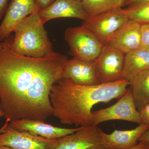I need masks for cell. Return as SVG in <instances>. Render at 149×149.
Segmentation results:
<instances>
[{
  "label": "cell",
  "instance_id": "cell-1",
  "mask_svg": "<svg viewBox=\"0 0 149 149\" xmlns=\"http://www.w3.org/2000/svg\"><path fill=\"white\" fill-rule=\"evenodd\" d=\"M0 48V104L6 120L45 121L53 115V85L63 78L67 57L36 58L15 53L8 39Z\"/></svg>",
  "mask_w": 149,
  "mask_h": 149
},
{
  "label": "cell",
  "instance_id": "cell-2",
  "mask_svg": "<svg viewBox=\"0 0 149 149\" xmlns=\"http://www.w3.org/2000/svg\"><path fill=\"white\" fill-rule=\"evenodd\" d=\"M129 85L128 81L122 79L86 86L62 78L53 85L50 94L53 115L65 125H74L77 127L92 125L93 107L120 99Z\"/></svg>",
  "mask_w": 149,
  "mask_h": 149
},
{
  "label": "cell",
  "instance_id": "cell-3",
  "mask_svg": "<svg viewBox=\"0 0 149 149\" xmlns=\"http://www.w3.org/2000/svg\"><path fill=\"white\" fill-rule=\"evenodd\" d=\"M36 11L19 22L15 29L14 37L8 38L10 49L22 56L43 58L53 55L52 45Z\"/></svg>",
  "mask_w": 149,
  "mask_h": 149
},
{
  "label": "cell",
  "instance_id": "cell-4",
  "mask_svg": "<svg viewBox=\"0 0 149 149\" xmlns=\"http://www.w3.org/2000/svg\"><path fill=\"white\" fill-rule=\"evenodd\" d=\"M70 54L75 58L86 61H95L104 47L96 35L84 26L68 27L64 33Z\"/></svg>",
  "mask_w": 149,
  "mask_h": 149
},
{
  "label": "cell",
  "instance_id": "cell-5",
  "mask_svg": "<svg viewBox=\"0 0 149 149\" xmlns=\"http://www.w3.org/2000/svg\"><path fill=\"white\" fill-rule=\"evenodd\" d=\"M111 120H125L139 124L143 123L130 88H128L114 104L93 112L92 125L97 126L102 123Z\"/></svg>",
  "mask_w": 149,
  "mask_h": 149
},
{
  "label": "cell",
  "instance_id": "cell-6",
  "mask_svg": "<svg viewBox=\"0 0 149 149\" xmlns=\"http://www.w3.org/2000/svg\"><path fill=\"white\" fill-rule=\"evenodd\" d=\"M129 20L124 9L118 8L89 17L82 25L93 32L104 45L111 35Z\"/></svg>",
  "mask_w": 149,
  "mask_h": 149
},
{
  "label": "cell",
  "instance_id": "cell-7",
  "mask_svg": "<svg viewBox=\"0 0 149 149\" xmlns=\"http://www.w3.org/2000/svg\"><path fill=\"white\" fill-rule=\"evenodd\" d=\"M125 54L112 46L105 44L95 61L100 84L122 80Z\"/></svg>",
  "mask_w": 149,
  "mask_h": 149
},
{
  "label": "cell",
  "instance_id": "cell-8",
  "mask_svg": "<svg viewBox=\"0 0 149 149\" xmlns=\"http://www.w3.org/2000/svg\"><path fill=\"white\" fill-rule=\"evenodd\" d=\"M58 140L36 136L12 128L9 124L0 133V145L16 149H54Z\"/></svg>",
  "mask_w": 149,
  "mask_h": 149
},
{
  "label": "cell",
  "instance_id": "cell-9",
  "mask_svg": "<svg viewBox=\"0 0 149 149\" xmlns=\"http://www.w3.org/2000/svg\"><path fill=\"white\" fill-rule=\"evenodd\" d=\"M100 130L97 126H81L74 133L58 139L54 149H104Z\"/></svg>",
  "mask_w": 149,
  "mask_h": 149
},
{
  "label": "cell",
  "instance_id": "cell-10",
  "mask_svg": "<svg viewBox=\"0 0 149 149\" xmlns=\"http://www.w3.org/2000/svg\"><path fill=\"white\" fill-rule=\"evenodd\" d=\"M37 10L35 0H12L0 24V42L8 39L19 22Z\"/></svg>",
  "mask_w": 149,
  "mask_h": 149
},
{
  "label": "cell",
  "instance_id": "cell-11",
  "mask_svg": "<svg viewBox=\"0 0 149 149\" xmlns=\"http://www.w3.org/2000/svg\"><path fill=\"white\" fill-rule=\"evenodd\" d=\"M63 78L78 85L87 86L100 84L95 61H86L75 58L66 62Z\"/></svg>",
  "mask_w": 149,
  "mask_h": 149
},
{
  "label": "cell",
  "instance_id": "cell-12",
  "mask_svg": "<svg viewBox=\"0 0 149 149\" xmlns=\"http://www.w3.org/2000/svg\"><path fill=\"white\" fill-rule=\"evenodd\" d=\"M44 24L54 19L72 17L83 21L89 17L82 1L77 0H55L47 7L39 11Z\"/></svg>",
  "mask_w": 149,
  "mask_h": 149
},
{
  "label": "cell",
  "instance_id": "cell-13",
  "mask_svg": "<svg viewBox=\"0 0 149 149\" xmlns=\"http://www.w3.org/2000/svg\"><path fill=\"white\" fill-rule=\"evenodd\" d=\"M12 128L49 139H58L76 132L80 127L74 128H61L40 120L22 119L10 123Z\"/></svg>",
  "mask_w": 149,
  "mask_h": 149
},
{
  "label": "cell",
  "instance_id": "cell-14",
  "mask_svg": "<svg viewBox=\"0 0 149 149\" xmlns=\"http://www.w3.org/2000/svg\"><path fill=\"white\" fill-rule=\"evenodd\" d=\"M141 23L130 19L111 35L105 44L112 46L125 54L141 47Z\"/></svg>",
  "mask_w": 149,
  "mask_h": 149
},
{
  "label": "cell",
  "instance_id": "cell-15",
  "mask_svg": "<svg viewBox=\"0 0 149 149\" xmlns=\"http://www.w3.org/2000/svg\"><path fill=\"white\" fill-rule=\"evenodd\" d=\"M149 128V124L141 123L130 130H115L110 134L100 129L102 143L104 149H129L136 146L140 136Z\"/></svg>",
  "mask_w": 149,
  "mask_h": 149
},
{
  "label": "cell",
  "instance_id": "cell-16",
  "mask_svg": "<svg viewBox=\"0 0 149 149\" xmlns=\"http://www.w3.org/2000/svg\"><path fill=\"white\" fill-rule=\"evenodd\" d=\"M149 69V49L140 47L125 54L122 79L130 81L142 71Z\"/></svg>",
  "mask_w": 149,
  "mask_h": 149
},
{
  "label": "cell",
  "instance_id": "cell-17",
  "mask_svg": "<svg viewBox=\"0 0 149 149\" xmlns=\"http://www.w3.org/2000/svg\"><path fill=\"white\" fill-rule=\"evenodd\" d=\"M129 82L136 108L139 111L149 103V69L137 74Z\"/></svg>",
  "mask_w": 149,
  "mask_h": 149
},
{
  "label": "cell",
  "instance_id": "cell-18",
  "mask_svg": "<svg viewBox=\"0 0 149 149\" xmlns=\"http://www.w3.org/2000/svg\"><path fill=\"white\" fill-rule=\"evenodd\" d=\"M126 0H83L82 4L89 17L95 16L107 12L122 8Z\"/></svg>",
  "mask_w": 149,
  "mask_h": 149
},
{
  "label": "cell",
  "instance_id": "cell-19",
  "mask_svg": "<svg viewBox=\"0 0 149 149\" xmlns=\"http://www.w3.org/2000/svg\"><path fill=\"white\" fill-rule=\"evenodd\" d=\"M130 20L141 24L149 23V1L124 9Z\"/></svg>",
  "mask_w": 149,
  "mask_h": 149
},
{
  "label": "cell",
  "instance_id": "cell-20",
  "mask_svg": "<svg viewBox=\"0 0 149 149\" xmlns=\"http://www.w3.org/2000/svg\"><path fill=\"white\" fill-rule=\"evenodd\" d=\"M141 47L149 49V23L141 24Z\"/></svg>",
  "mask_w": 149,
  "mask_h": 149
},
{
  "label": "cell",
  "instance_id": "cell-21",
  "mask_svg": "<svg viewBox=\"0 0 149 149\" xmlns=\"http://www.w3.org/2000/svg\"><path fill=\"white\" fill-rule=\"evenodd\" d=\"M139 111L142 123L149 124V103L144 105Z\"/></svg>",
  "mask_w": 149,
  "mask_h": 149
},
{
  "label": "cell",
  "instance_id": "cell-22",
  "mask_svg": "<svg viewBox=\"0 0 149 149\" xmlns=\"http://www.w3.org/2000/svg\"><path fill=\"white\" fill-rule=\"evenodd\" d=\"M55 0H35V3L39 11L46 8Z\"/></svg>",
  "mask_w": 149,
  "mask_h": 149
},
{
  "label": "cell",
  "instance_id": "cell-23",
  "mask_svg": "<svg viewBox=\"0 0 149 149\" xmlns=\"http://www.w3.org/2000/svg\"><path fill=\"white\" fill-rule=\"evenodd\" d=\"M8 0H0V21L5 14L8 7Z\"/></svg>",
  "mask_w": 149,
  "mask_h": 149
},
{
  "label": "cell",
  "instance_id": "cell-24",
  "mask_svg": "<svg viewBox=\"0 0 149 149\" xmlns=\"http://www.w3.org/2000/svg\"><path fill=\"white\" fill-rule=\"evenodd\" d=\"M139 142H142L149 147V128L140 136Z\"/></svg>",
  "mask_w": 149,
  "mask_h": 149
},
{
  "label": "cell",
  "instance_id": "cell-25",
  "mask_svg": "<svg viewBox=\"0 0 149 149\" xmlns=\"http://www.w3.org/2000/svg\"><path fill=\"white\" fill-rule=\"evenodd\" d=\"M149 1V0H126L125 6H131Z\"/></svg>",
  "mask_w": 149,
  "mask_h": 149
},
{
  "label": "cell",
  "instance_id": "cell-26",
  "mask_svg": "<svg viewBox=\"0 0 149 149\" xmlns=\"http://www.w3.org/2000/svg\"><path fill=\"white\" fill-rule=\"evenodd\" d=\"M129 149H149V147L146 144L139 142L136 146Z\"/></svg>",
  "mask_w": 149,
  "mask_h": 149
},
{
  "label": "cell",
  "instance_id": "cell-27",
  "mask_svg": "<svg viewBox=\"0 0 149 149\" xmlns=\"http://www.w3.org/2000/svg\"><path fill=\"white\" fill-rule=\"evenodd\" d=\"M10 122L8 120H6L5 123L3 125L1 128H0V133H3L6 128L7 126L9 124Z\"/></svg>",
  "mask_w": 149,
  "mask_h": 149
},
{
  "label": "cell",
  "instance_id": "cell-28",
  "mask_svg": "<svg viewBox=\"0 0 149 149\" xmlns=\"http://www.w3.org/2000/svg\"><path fill=\"white\" fill-rule=\"evenodd\" d=\"M0 149H16L11 147L6 146H1L0 145Z\"/></svg>",
  "mask_w": 149,
  "mask_h": 149
},
{
  "label": "cell",
  "instance_id": "cell-29",
  "mask_svg": "<svg viewBox=\"0 0 149 149\" xmlns=\"http://www.w3.org/2000/svg\"><path fill=\"white\" fill-rule=\"evenodd\" d=\"M4 116V113L3 112L1 108V104H0V118Z\"/></svg>",
  "mask_w": 149,
  "mask_h": 149
},
{
  "label": "cell",
  "instance_id": "cell-30",
  "mask_svg": "<svg viewBox=\"0 0 149 149\" xmlns=\"http://www.w3.org/2000/svg\"><path fill=\"white\" fill-rule=\"evenodd\" d=\"M3 47V43L2 42H0V48Z\"/></svg>",
  "mask_w": 149,
  "mask_h": 149
},
{
  "label": "cell",
  "instance_id": "cell-31",
  "mask_svg": "<svg viewBox=\"0 0 149 149\" xmlns=\"http://www.w3.org/2000/svg\"><path fill=\"white\" fill-rule=\"evenodd\" d=\"M77 1H82L83 0H77Z\"/></svg>",
  "mask_w": 149,
  "mask_h": 149
}]
</instances>
